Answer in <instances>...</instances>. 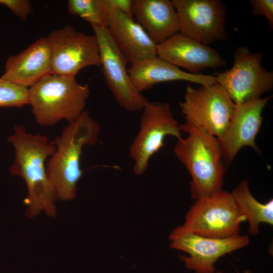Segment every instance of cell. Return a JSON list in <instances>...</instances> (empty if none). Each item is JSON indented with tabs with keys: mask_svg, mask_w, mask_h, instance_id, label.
Returning a JSON list of instances; mask_svg holds the SVG:
<instances>
[{
	"mask_svg": "<svg viewBox=\"0 0 273 273\" xmlns=\"http://www.w3.org/2000/svg\"><path fill=\"white\" fill-rule=\"evenodd\" d=\"M245 221L231 193L222 190L196 200L180 226L203 237L224 239L239 235Z\"/></svg>",
	"mask_w": 273,
	"mask_h": 273,
	"instance_id": "5b68a950",
	"label": "cell"
},
{
	"mask_svg": "<svg viewBox=\"0 0 273 273\" xmlns=\"http://www.w3.org/2000/svg\"><path fill=\"white\" fill-rule=\"evenodd\" d=\"M252 12L255 15L263 16L267 20L270 28H273V1L250 0Z\"/></svg>",
	"mask_w": 273,
	"mask_h": 273,
	"instance_id": "603a6c76",
	"label": "cell"
},
{
	"mask_svg": "<svg viewBox=\"0 0 273 273\" xmlns=\"http://www.w3.org/2000/svg\"><path fill=\"white\" fill-rule=\"evenodd\" d=\"M127 72L140 93L157 83L167 81L183 80L205 86L217 83L216 76L183 71L157 56L131 63Z\"/></svg>",
	"mask_w": 273,
	"mask_h": 273,
	"instance_id": "e0dca14e",
	"label": "cell"
},
{
	"mask_svg": "<svg viewBox=\"0 0 273 273\" xmlns=\"http://www.w3.org/2000/svg\"><path fill=\"white\" fill-rule=\"evenodd\" d=\"M186 123L219 139L225 132L236 105L218 83L195 88L188 85L179 103Z\"/></svg>",
	"mask_w": 273,
	"mask_h": 273,
	"instance_id": "8992f818",
	"label": "cell"
},
{
	"mask_svg": "<svg viewBox=\"0 0 273 273\" xmlns=\"http://www.w3.org/2000/svg\"><path fill=\"white\" fill-rule=\"evenodd\" d=\"M67 10L88 22L92 27H107L110 12L103 0H69Z\"/></svg>",
	"mask_w": 273,
	"mask_h": 273,
	"instance_id": "ffe728a7",
	"label": "cell"
},
{
	"mask_svg": "<svg viewBox=\"0 0 273 273\" xmlns=\"http://www.w3.org/2000/svg\"><path fill=\"white\" fill-rule=\"evenodd\" d=\"M157 55L192 74L206 68H221L226 64L216 50L179 32L158 44Z\"/></svg>",
	"mask_w": 273,
	"mask_h": 273,
	"instance_id": "5bb4252c",
	"label": "cell"
},
{
	"mask_svg": "<svg viewBox=\"0 0 273 273\" xmlns=\"http://www.w3.org/2000/svg\"><path fill=\"white\" fill-rule=\"evenodd\" d=\"M179 33L204 44L226 39V7L220 0H172Z\"/></svg>",
	"mask_w": 273,
	"mask_h": 273,
	"instance_id": "7c38bea8",
	"label": "cell"
},
{
	"mask_svg": "<svg viewBox=\"0 0 273 273\" xmlns=\"http://www.w3.org/2000/svg\"><path fill=\"white\" fill-rule=\"evenodd\" d=\"M132 14L157 45L179 32L178 16L169 0H132Z\"/></svg>",
	"mask_w": 273,
	"mask_h": 273,
	"instance_id": "ac0fdd59",
	"label": "cell"
},
{
	"mask_svg": "<svg viewBox=\"0 0 273 273\" xmlns=\"http://www.w3.org/2000/svg\"><path fill=\"white\" fill-rule=\"evenodd\" d=\"M214 273H222V272L221 271L218 270V271H215ZM243 273H252V272L248 269H246L244 271Z\"/></svg>",
	"mask_w": 273,
	"mask_h": 273,
	"instance_id": "d4e9b609",
	"label": "cell"
},
{
	"mask_svg": "<svg viewBox=\"0 0 273 273\" xmlns=\"http://www.w3.org/2000/svg\"><path fill=\"white\" fill-rule=\"evenodd\" d=\"M270 98L255 99L236 105L225 132L217 139L223 159L232 161L244 147L259 151L256 137L263 120L262 111Z\"/></svg>",
	"mask_w": 273,
	"mask_h": 273,
	"instance_id": "4fadbf2b",
	"label": "cell"
},
{
	"mask_svg": "<svg viewBox=\"0 0 273 273\" xmlns=\"http://www.w3.org/2000/svg\"><path fill=\"white\" fill-rule=\"evenodd\" d=\"M170 247L188 253L179 257L187 268L196 273H214L215 264L221 257L249 244L248 235L216 239L203 237L188 231L180 225L169 236Z\"/></svg>",
	"mask_w": 273,
	"mask_h": 273,
	"instance_id": "30bf717a",
	"label": "cell"
},
{
	"mask_svg": "<svg viewBox=\"0 0 273 273\" xmlns=\"http://www.w3.org/2000/svg\"><path fill=\"white\" fill-rule=\"evenodd\" d=\"M142 110L138 132L129 149L133 172L138 175L146 172L151 157L164 146L166 136L177 139L182 132L169 104L149 102Z\"/></svg>",
	"mask_w": 273,
	"mask_h": 273,
	"instance_id": "52a82bcc",
	"label": "cell"
},
{
	"mask_svg": "<svg viewBox=\"0 0 273 273\" xmlns=\"http://www.w3.org/2000/svg\"><path fill=\"white\" fill-rule=\"evenodd\" d=\"M0 4L7 7L21 20L25 21L32 11V8L27 0H0Z\"/></svg>",
	"mask_w": 273,
	"mask_h": 273,
	"instance_id": "7402d4cb",
	"label": "cell"
},
{
	"mask_svg": "<svg viewBox=\"0 0 273 273\" xmlns=\"http://www.w3.org/2000/svg\"><path fill=\"white\" fill-rule=\"evenodd\" d=\"M92 28L98 41L103 75L117 103L128 112L142 110L149 101L134 86L126 68L127 62L108 29Z\"/></svg>",
	"mask_w": 273,
	"mask_h": 273,
	"instance_id": "8fae6325",
	"label": "cell"
},
{
	"mask_svg": "<svg viewBox=\"0 0 273 273\" xmlns=\"http://www.w3.org/2000/svg\"><path fill=\"white\" fill-rule=\"evenodd\" d=\"M51 73V54L47 37H41L6 61L1 78L18 85L31 87Z\"/></svg>",
	"mask_w": 273,
	"mask_h": 273,
	"instance_id": "9a60e30c",
	"label": "cell"
},
{
	"mask_svg": "<svg viewBox=\"0 0 273 273\" xmlns=\"http://www.w3.org/2000/svg\"><path fill=\"white\" fill-rule=\"evenodd\" d=\"M103 2L110 11L113 9H117L133 17L132 14V0H103Z\"/></svg>",
	"mask_w": 273,
	"mask_h": 273,
	"instance_id": "cb8c5ba5",
	"label": "cell"
},
{
	"mask_svg": "<svg viewBox=\"0 0 273 273\" xmlns=\"http://www.w3.org/2000/svg\"><path fill=\"white\" fill-rule=\"evenodd\" d=\"M107 28L127 63L157 56V44L133 17L113 9Z\"/></svg>",
	"mask_w": 273,
	"mask_h": 273,
	"instance_id": "2e32d148",
	"label": "cell"
},
{
	"mask_svg": "<svg viewBox=\"0 0 273 273\" xmlns=\"http://www.w3.org/2000/svg\"><path fill=\"white\" fill-rule=\"evenodd\" d=\"M29 88L0 78V108H21L28 104Z\"/></svg>",
	"mask_w": 273,
	"mask_h": 273,
	"instance_id": "44dd1931",
	"label": "cell"
},
{
	"mask_svg": "<svg viewBox=\"0 0 273 273\" xmlns=\"http://www.w3.org/2000/svg\"><path fill=\"white\" fill-rule=\"evenodd\" d=\"M180 129L187 136L177 139L173 150L192 177V198L196 200L222 190L225 168L217 138L186 123Z\"/></svg>",
	"mask_w": 273,
	"mask_h": 273,
	"instance_id": "3957f363",
	"label": "cell"
},
{
	"mask_svg": "<svg viewBox=\"0 0 273 273\" xmlns=\"http://www.w3.org/2000/svg\"><path fill=\"white\" fill-rule=\"evenodd\" d=\"M89 94L88 85L79 83L74 76L50 74L29 88L28 104L37 123L50 126L77 119Z\"/></svg>",
	"mask_w": 273,
	"mask_h": 273,
	"instance_id": "277c9868",
	"label": "cell"
},
{
	"mask_svg": "<svg viewBox=\"0 0 273 273\" xmlns=\"http://www.w3.org/2000/svg\"><path fill=\"white\" fill-rule=\"evenodd\" d=\"M231 194L238 209L248 222V234L258 235L261 223L272 225V199L265 203L259 202L251 193L246 179L242 180Z\"/></svg>",
	"mask_w": 273,
	"mask_h": 273,
	"instance_id": "d6986e66",
	"label": "cell"
},
{
	"mask_svg": "<svg viewBox=\"0 0 273 273\" xmlns=\"http://www.w3.org/2000/svg\"><path fill=\"white\" fill-rule=\"evenodd\" d=\"M47 38L51 54V74L75 77L84 67H101L95 35H87L67 25L53 31Z\"/></svg>",
	"mask_w": 273,
	"mask_h": 273,
	"instance_id": "9c48e42d",
	"label": "cell"
},
{
	"mask_svg": "<svg viewBox=\"0 0 273 273\" xmlns=\"http://www.w3.org/2000/svg\"><path fill=\"white\" fill-rule=\"evenodd\" d=\"M101 132L100 124L84 110L52 141L56 150L46 168L58 199L69 201L75 198L77 184L83 173L80 166L82 149L96 144Z\"/></svg>",
	"mask_w": 273,
	"mask_h": 273,
	"instance_id": "7a4b0ae2",
	"label": "cell"
},
{
	"mask_svg": "<svg viewBox=\"0 0 273 273\" xmlns=\"http://www.w3.org/2000/svg\"><path fill=\"white\" fill-rule=\"evenodd\" d=\"M232 67L217 73V83L226 91L236 105L261 98L273 87V71L262 66V54L239 47L234 53Z\"/></svg>",
	"mask_w": 273,
	"mask_h": 273,
	"instance_id": "ba28073f",
	"label": "cell"
},
{
	"mask_svg": "<svg viewBox=\"0 0 273 273\" xmlns=\"http://www.w3.org/2000/svg\"><path fill=\"white\" fill-rule=\"evenodd\" d=\"M13 129L7 138L15 150L14 162L9 171L12 175L23 178L27 186L28 194L24 200L26 215L33 218L43 211L54 218L58 199L45 162L55 152V146L47 135L28 132L23 125H15Z\"/></svg>",
	"mask_w": 273,
	"mask_h": 273,
	"instance_id": "6da1fadb",
	"label": "cell"
}]
</instances>
